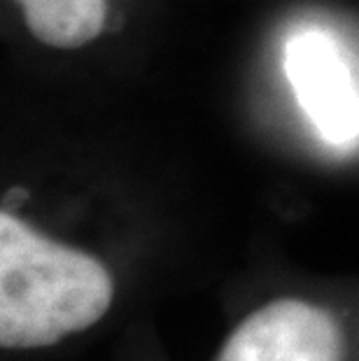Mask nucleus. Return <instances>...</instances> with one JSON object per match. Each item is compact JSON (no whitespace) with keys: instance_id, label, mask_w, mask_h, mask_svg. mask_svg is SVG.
<instances>
[{"instance_id":"f257e3e1","label":"nucleus","mask_w":359,"mask_h":361,"mask_svg":"<svg viewBox=\"0 0 359 361\" xmlns=\"http://www.w3.org/2000/svg\"><path fill=\"white\" fill-rule=\"evenodd\" d=\"M114 301L110 271L89 252L56 243L0 212V345L42 350L98 324Z\"/></svg>"},{"instance_id":"f03ea898","label":"nucleus","mask_w":359,"mask_h":361,"mask_svg":"<svg viewBox=\"0 0 359 361\" xmlns=\"http://www.w3.org/2000/svg\"><path fill=\"white\" fill-rule=\"evenodd\" d=\"M346 334L334 314L303 298H276L250 312L215 361H343Z\"/></svg>"},{"instance_id":"7ed1b4c3","label":"nucleus","mask_w":359,"mask_h":361,"mask_svg":"<svg viewBox=\"0 0 359 361\" xmlns=\"http://www.w3.org/2000/svg\"><path fill=\"white\" fill-rule=\"evenodd\" d=\"M285 73L317 133L336 147L359 140V91L327 33L303 30L287 42Z\"/></svg>"},{"instance_id":"20e7f679","label":"nucleus","mask_w":359,"mask_h":361,"mask_svg":"<svg viewBox=\"0 0 359 361\" xmlns=\"http://www.w3.org/2000/svg\"><path fill=\"white\" fill-rule=\"evenodd\" d=\"M35 40L56 49H80L103 33L105 0H17Z\"/></svg>"}]
</instances>
